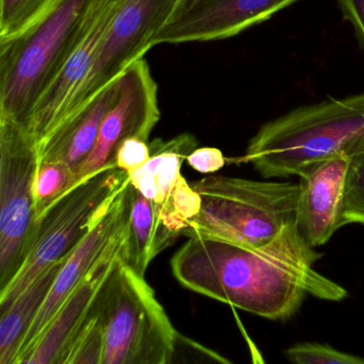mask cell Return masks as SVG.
Returning a JSON list of instances; mask_svg holds the SVG:
<instances>
[{
  "instance_id": "cell-10",
  "label": "cell",
  "mask_w": 364,
  "mask_h": 364,
  "mask_svg": "<svg viewBox=\"0 0 364 364\" xmlns=\"http://www.w3.org/2000/svg\"><path fill=\"white\" fill-rule=\"evenodd\" d=\"M119 97L102 124L99 138L77 172V184L114 163L120 144L127 138L148 141L161 119L159 89L146 60L138 59L120 76Z\"/></svg>"
},
{
  "instance_id": "cell-19",
  "label": "cell",
  "mask_w": 364,
  "mask_h": 364,
  "mask_svg": "<svg viewBox=\"0 0 364 364\" xmlns=\"http://www.w3.org/2000/svg\"><path fill=\"white\" fill-rule=\"evenodd\" d=\"M63 0H0V44L23 37L46 20Z\"/></svg>"
},
{
  "instance_id": "cell-15",
  "label": "cell",
  "mask_w": 364,
  "mask_h": 364,
  "mask_svg": "<svg viewBox=\"0 0 364 364\" xmlns=\"http://www.w3.org/2000/svg\"><path fill=\"white\" fill-rule=\"evenodd\" d=\"M119 80L97 93L86 106L70 117L43 144L38 146L40 163L65 161L77 173L92 152L102 124L119 97Z\"/></svg>"
},
{
  "instance_id": "cell-18",
  "label": "cell",
  "mask_w": 364,
  "mask_h": 364,
  "mask_svg": "<svg viewBox=\"0 0 364 364\" xmlns=\"http://www.w3.org/2000/svg\"><path fill=\"white\" fill-rule=\"evenodd\" d=\"M193 135L183 134L172 139H156L149 144L150 159L142 166V171L154 178L157 188V203H165L181 178V167L188 155L197 149Z\"/></svg>"
},
{
  "instance_id": "cell-22",
  "label": "cell",
  "mask_w": 364,
  "mask_h": 364,
  "mask_svg": "<svg viewBox=\"0 0 364 364\" xmlns=\"http://www.w3.org/2000/svg\"><path fill=\"white\" fill-rule=\"evenodd\" d=\"M161 205L168 223L182 234L188 221L199 213L201 197L181 176L171 195Z\"/></svg>"
},
{
  "instance_id": "cell-24",
  "label": "cell",
  "mask_w": 364,
  "mask_h": 364,
  "mask_svg": "<svg viewBox=\"0 0 364 364\" xmlns=\"http://www.w3.org/2000/svg\"><path fill=\"white\" fill-rule=\"evenodd\" d=\"M343 223L364 225V153L350 159L345 187Z\"/></svg>"
},
{
  "instance_id": "cell-28",
  "label": "cell",
  "mask_w": 364,
  "mask_h": 364,
  "mask_svg": "<svg viewBox=\"0 0 364 364\" xmlns=\"http://www.w3.org/2000/svg\"><path fill=\"white\" fill-rule=\"evenodd\" d=\"M187 1H189V0H183V1H182V5H183V4H184V3H187ZM182 5H181V6H182Z\"/></svg>"
},
{
  "instance_id": "cell-7",
  "label": "cell",
  "mask_w": 364,
  "mask_h": 364,
  "mask_svg": "<svg viewBox=\"0 0 364 364\" xmlns=\"http://www.w3.org/2000/svg\"><path fill=\"white\" fill-rule=\"evenodd\" d=\"M39 164L38 144L28 129L0 116V291L12 282L35 240L33 184Z\"/></svg>"
},
{
  "instance_id": "cell-20",
  "label": "cell",
  "mask_w": 364,
  "mask_h": 364,
  "mask_svg": "<svg viewBox=\"0 0 364 364\" xmlns=\"http://www.w3.org/2000/svg\"><path fill=\"white\" fill-rule=\"evenodd\" d=\"M97 298L82 327L61 355L58 364H103L105 329Z\"/></svg>"
},
{
  "instance_id": "cell-4",
  "label": "cell",
  "mask_w": 364,
  "mask_h": 364,
  "mask_svg": "<svg viewBox=\"0 0 364 364\" xmlns=\"http://www.w3.org/2000/svg\"><path fill=\"white\" fill-rule=\"evenodd\" d=\"M105 329L103 364H169L178 336L144 276L119 259L100 291Z\"/></svg>"
},
{
  "instance_id": "cell-1",
  "label": "cell",
  "mask_w": 364,
  "mask_h": 364,
  "mask_svg": "<svg viewBox=\"0 0 364 364\" xmlns=\"http://www.w3.org/2000/svg\"><path fill=\"white\" fill-rule=\"evenodd\" d=\"M319 259L293 223L259 247L188 237L170 264L176 280L191 291L264 318L284 321L299 310L306 295L328 301L347 297L344 287L315 270Z\"/></svg>"
},
{
  "instance_id": "cell-21",
  "label": "cell",
  "mask_w": 364,
  "mask_h": 364,
  "mask_svg": "<svg viewBox=\"0 0 364 364\" xmlns=\"http://www.w3.org/2000/svg\"><path fill=\"white\" fill-rule=\"evenodd\" d=\"M77 185V173L65 161L40 163L33 184L38 223L44 213Z\"/></svg>"
},
{
  "instance_id": "cell-16",
  "label": "cell",
  "mask_w": 364,
  "mask_h": 364,
  "mask_svg": "<svg viewBox=\"0 0 364 364\" xmlns=\"http://www.w3.org/2000/svg\"><path fill=\"white\" fill-rule=\"evenodd\" d=\"M131 215L123 240L121 259L140 276L146 277L151 262L182 235L171 227L161 205L144 197L129 182Z\"/></svg>"
},
{
  "instance_id": "cell-5",
  "label": "cell",
  "mask_w": 364,
  "mask_h": 364,
  "mask_svg": "<svg viewBox=\"0 0 364 364\" xmlns=\"http://www.w3.org/2000/svg\"><path fill=\"white\" fill-rule=\"evenodd\" d=\"M129 180L117 166H108L78 183L40 218L33 246L12 282L0 291V313L48 266L69 257Z\"/></svg>"
},
{
  "instance_id": "cell-12",
  "label": "cell",
  "mask_w": 364,
  "mask_h": 364,
  "mask_svg": "<svg viewBox=\"0 0 364 364\" xmlns=\"http://www.w3.org/2000/svg\"><path fill=\"white\" fill-rule=\"evenodd\" d=\"M297 0H189L157 33L153 46L217 41L263 23Z\"/></svg>"
},
{
  "instance_id": "cell-13",
  "label": "cell",
  "mask_w": 364,
  "mask_h": 364,
  "mask_svg": "<svg viewBox=\"0 0 364 364\" xmlns=\"http://www.w3.org/2000/svg\"><path fill=\"white\" fill-rule=\"evenodd\" d=\"M350 157L338 155L299 176L295 225L313 248L323 246L343 223L345 187Z\"/></svg>"
},
{
  "instance_id": "cell-11",
  "label": "cell",
  "mask_w": 364,
  "mask_h": 364,
  "mask_svg": "<svg viewBox=\"0 0 364 364\" xmlns=\"http://www.w3.org/2000/svg\"><path fill=\"white\" fill-rule=\"evenodd\" d=\"M131 206L129 178L107 210L65 259L48 297L27 332L16 364H20L21 360L33 347L72 291L86 278L112 245L124 235L131 215Z\"/></svg>"
},
{
  "instance_id": "cell-26",
  "label": "cell",
  "mask_w": 364,
  "mask_h": 364,
  "mask_svg": "<svg viewBox=\"0 0 364 364\" xmlns=\"http://www.w3.org/2000/svg\"><path fill=\"white\" fill-rule=\"evenodd\" d=\"M187 164L200 173H213L218 171L227 164V159L219 149H196L187 157Z\"/></svg>"
},
{
  "instance_id": "cell-14",
  "label": "cell",
  "mask_w": 364,
  "mask_h": 364,
  "mask_svg": "<svg viewBox=\"0 0 364 364\" xmlns=\"http://www.w3.org/2000/svg\"><path fill=\"white\" fill-rule=\"evenodd\" d=\"M124 236L125 233L112 245L65 299L20 364H58L61 355L92 310L100 291L120 259Z\"/></svg>"
},
{
  "instance_id": "cell-9",
  "label": "cell",
  "mask_w": 364,
  "mask_h": 364,
  "mask_svg": "<svg viewBox=\"0 0 364 364\" xmlns=\"http://www.w3.org/2000/svg\"><path fill=\"white\" fill-rule=\"evenodd\" d=\"M182 1L127 0L114 18L95 67L76 95L63 123L86 106L107 85L118 80L132 63L144 58L153 48L157 33L178 14Z\"/></svg>"
},
{
  "instance_id": "cell-2",
  "label": "cell",
  "mask_w": 364,
  "mask_h": 364,
  "mask_svg": "<svg viewBox=\"0 0 364 364\" xmlns=\"http://www.w3.org/2000/svg\"><path fill=\"white\" fill-rule=\"evenodd\" d=\"M364 153V93L302 106L266 123L242 156L264 178L299 176L331 157Z\"/></svg>"
},
{
  "instance_id": "cell-17",
  "label": "cell",
  "mask_w": 364,
  "mask_h": 364,
  "mask_svg": "<svg viewBox=\"0 0 364 364\" xmlns=\"http://www.w3.org/2000/svg\"><path fill=\"white\" fill-rule=\"evenodd\" d=\"M65 259L48 266L18 297L1 312L0 364H16L29 328L48 297Z\"/></svg>"
},
{
  "instance_id": "cell-8",
  "label": "cell",
  "mask_w": 364,
  "mask_h": 364,
  "mask_svg": "<svg viewBox=\"0 0 364 364\" xmlns=\"http://www.w3.org/2000/svg\"><path fill=\"white\" fill-rule=\"evenodd\" d=\"M127 0H91L71 43L24 125L43 144L67 118L78 91L90 75L104 40Z\"/></svg>"
},
{
  "instance_id": "cell-6",
  "label": "cell",
  "mask_w": 364,
  "mask_h": 364,
  "mask_svg": "<svg viewBox=\"0 0 364 364\" xmlns=\"http://www.w3.org/2000/svg\"><path fill=\"white\" fill-rule=\"evenodd\" d=\"M91 0H63L37 27L0 44V116L24 124L63 60Z\"/></svg>"
},
{
  "instance_id": "cell-27",
  "label": "cell",
  "mask_w": 364,
  "mask_h": 364,
  "mask_svg": "<svg viewBox=\"0 0 364 364\" xmlns=\"http://www.w3.org/2000/svg\"><path fill=\"white\" fill-rule=\"evenodd\" d=\"M345 20L355 31L360 46L364 50V0H338Z\"/></svg>"
},
{
  "instance_id": "cell-23",
  "label": "cell",
  "mask_w": 364,
  "mask_h": 364,
  "mask_svg": "<svg viewBox=\"0 0 364 364\" xmlns=\"http://www.w3.org/2000/svg\"><path fill=\"white\" fill-rule=\"evenodd\" d=\"M284 355L289 361L297 364H364V358L313 342L293 345L284 351Z\"/></svg>"
},
{
  "instance_id": "cell-25",
  "label": "cell",
  "mask_w": 364,
  "mask_h": 364,
  "mask_svg": "<svg viewBox=\"0 0 364 364\" xmlns=\"http://www.w3.org/2000/svg\"><path fill=\"white\" fill-rule=\"evenodd\" d=\"M150 146L146 140L138 137L125 139L116 153L117 167L124 170L127 174L141 168L150 159Z\"/></svg>"
},
{
  "instance_id": "cell-3",
  "label": "cell",
  "mask_w": 364,
  "mask_h": 364,
  "mask_svg": "<svg viewBox=\"0 0 364 364\" xmlns=\"http://www.w3.org/2000/svg\"><path fill=\"white\" fill-rule=\"evenodd\" d=\"M189 184L201 197V208L183 231L186 237L259 247L295 223L299 183L213 176Z\"/></svg>"
}]
</instances>
